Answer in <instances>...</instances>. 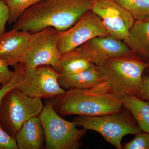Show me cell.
Listing matches in <instances>:
<instances>
[{"mask_svg":"<svg viewBox=\"0 0 149 149\" xmlns=\"http://www.w3.org/2000/svg\"><path fill=\"white\" fill-rule=\"evenodd\" d=\"M63 117L71 115L97 116L116 112L122 108L123 96L104 81L86 89H70L49 99Z\"/></svg>","mask_w":149,"mask_h":149,"instance_id":"6da1fadb","label":"cell"},{"mask_svg":"<svg viewBox=\"0 0 149 149\" xmlns=\"http://www.w3.org/2000/svg\"><path fill=\"white\" fill-rule=\"evenodd\" d=\"M94 1L43 0L27 9L15 22L13 28L31 33L48 27L65 31L90 9Z\"/></svg>","mask_w":149,"mask_h":149,"instance_id":"7a4b0ae2","label":"cell"},{"mask_svg":"<svg viewBox=\"0 0 149 149\" xmlns=\"http://www.w3.org/2000/svg\"><path fill=\"white\" fill-rule=\"evenodd\" d=\"M146 66L147 63L133 52L109 59L97 66L104 80L122 96L136 95Z\"/></svg>","mask_w":149,"mask_h":149,"instance_id":"3957f363","label":"cell"},{"mask_svg":"<svg viewBox=\"0 0 149 149\" xmlns=\"http://www.w3.org/2000/svg\"><path fill=\"white\" fill-rule=\"evenodd\" d=\"M73 121L77 126L100 133L104 140L117 149H123L124 136L143 132L129 110L123 107L119 111L97 116H80Z\"/></svg>","mask_w":149,"mask_h":149,"instance_id":"277c9868","label":"cell"},{"mask_svg":"<svg viewBox=\"0 0 149 149\" xmlns=\"http://www.w3.org/2000/svg\"><path fill=\"white\" fill-rule=\"evenodd\" d=\"M44 106L42 99L29 97L17 88H13L0 102V126L15 139L24 123L32 117L39 116Z\"/></svg>","mask_w":149,"mask_h":149,"instance_id":"5b68a950","label":"cell"},{"mask_svg":"<svg viewBox=\"0 0 149 149\" xmlns=\"http://www.w3.org/2000/svg\"><path fill=\"white\" fill-rule=\"evenodd\" d=\"M45 137V149H77L87 130L79 129L76 123L63 118L55 111L49 100L46 99L40 115Z\"/></svg>","mask_w":149,"mask_h":149,"instance_id":"8992f818","label":"cell"},{"mask_svg":"<svg viewBox=\"0 0 149 149\" xmlns=\"http://www.w3.org/2000/svg\"><path fill=\"white\" fill-rule=\"evenodd\" d=\"M58 31L52 27L31 33L27 50L20 59L26 68L49 65L58 71L61 54L57 47Z\"/></svg>","mask_w":149,"mask_h":149,"instance_id":"52a82bcc","label":"cell"},{"mask_svg":"<svg viewBox=\"0 0 149 149\" xmlns=\"http://www.w3.org/2000/svg\"><path fill=\"white\" fill-rule=\"evenodd\" d=\"M60 74L49 65L34 68L25 67L23 79L17 88L32 97L52 98L65 91L59 85Z\"/></svg>","mask_w":149,"mask_h":149,"instance_id":"ba28073f","label":"cell"},{"mask_svg":"<svg viewBox=\"0 0 149 149\" xmlns=\"http://www.w3.org/2000/svg\"><path fill=\"white\" fill-rule=\"evenodd\" d=\"M109 35L101 18L91 9L69 29L58 31L57 47L61 54L79 47L88 40Z\"/></svg>","mask_w":149,"mask_h":149,"instance_id":"9c48e42d","label":"cell"},{"mask_svg":"<svg viewBox=\"0 0 149 149\" xmlns=\"http://www.w3.org/2000/svg\"><path fill=\"white\" fill-rule=\"evenodd\" d=\"M90 9L101 18L109 35L123 41L136 21L128 11L113 0H94Z\"/></svg>","mask_w":149,"mask_h":149,"instance_id":"30bf717a","label":"cell"},{"mask_svg":"<svg viewBox=\"0 0 149 149\" xmlns=\"http://www.w3.org/2000/svg\"><path fill=\"white\" fill-rule=\"evenodd\" d=\"M78 47L85 58L97 66L109 59L133 52L123 40L110 35L94 37Z\"/></svg>","mask_w":149,"mask_h":149,"instance_id":"8fae6325","label":"cell"},{"mask_svg":"<svg viewBox=\"0 0 149 149\" xmlns=\"http://www.w3.org/2000/svg\"><path fill=\"white\" fill-rule=\"evenodd\" d=\"M31 33L13 29L0 36V59L8 66L19 63L27 50Z\"/></svg>","mask_w":149,"mask_h":149,"instance_id":"7c38bea8","label":"cell"},{"mask_svg":"<svg viewBox=\"0 0 149 149\" xmlns=\"http://www.w3.org/2000/svg\"><path fill=\"white\" fill-rule=\"evenodd\" d=\"M15 139L18 149H45V131L39 117H32L24 123Z\"/></svg>","mask_w":149,"mask_h":149,"instance_id":"4fadbf2b","label":"cell"},{"mask_svg":"<svg viewBox=\"0 0 149 149\" xmlns=\"http://www.w3.org/2000/svg\"><path fill=\"white\" fill-rule=\"evenodd\" d=\"M123 41L133 53L147 63L149 61V16L136 20Z\"/></svg>","mask_w":149,"mask_h":149,"instance_id":"5bb4252c","label":"cell"},{"mask_svg":"<svg viewBox=\"0 0 149 149\" xmlns=\"http://www.w3.org/2000/svg\"><path fill=\"white\" fill-rule=\"evenodd\" d=\"M58 83L63 89H86L104 81L97 65L93 64L88 69L72 74H60Z\"/></svg>","mask_w":149,"mask_h":149,"instance_id":"9a60e30c","label":"cell"},{"mask_svg":"<svg viewBox=\"0 0 149 149\" xmlns=\"http://www.w3.org/2000/svg\"><path fill=\"white\" fill-rule=\"evenodd\" d=\"M92 64L77 47L61 55L58 72L62 74H76L88 69Z\"/></svg>","mask_w":149,"mask_h":149,"instance_id":"2e32d148","label":"cell"},{"mask_svg":"<svg viewBox=\"0 0 149 149\" xmlns=\"http://www.w3.org/2000/svg\"><path fill=\"white\" fill-rule=\"evenodd\" d=\"M123 106L129 110L142 131L149 133V101L134 95L123 96Z\"/></svg>","mask_w":149,"mask_h":149,"instance_id":"e0dca14e","label":"cell"},{"mask_svg":"<svg viewBox=\"0 0 149 149\" xmlns=\"http://www.w3.org/2000/svg\"><path fill=\"white\" fill-rule=\"evenodd\" d=\"M131 13L135 20L149 16V0H113Z\"/></svg>","mask_w":149,"mask_h":149,"instance_id":"ac0fdd59","label":"cell"},{"mask_svg":"<svg viewBox=\"0 0 149 149\" xmlns=\"http://www.w3.org/2000/svg\"><path fill=\"white\" fill-rule=\"evenodd\" d=\"M43 0H8L6 4L9 10V24L15 23L27 9Z\"/></svg>","mask_w":149,"mask_h":149,"instance_id":"d6986e66","label":"cell"},{"mask_svg":"<svg viewBox=\"0 0 149 149\" xmlns=\"http://www.w3.org/2000/svg\"><path fill=\"white\" fill-rule=\"evenodd\" d=\"M14 74L12 80L6 85L0 88V102L5 95L11 89L17 88L23 79L25 69L24 65L19 63L14 66Z\"/></svg>","mask_w":149,"mask_h":149,"instance_id":"ffe728a7","label":"cell"},{"mask_svg":"<svg viewBox=\"0 0 149 149\" xmlns=\"http://www.w3.org/2000/svg\"><path fill=\"white\" fill-rule=\"evenodd\" d=\"M124 149H149V133L143 132L135 135L132 141L123 146Z\"/></svg>","mask_w":149,"mask_h":149,"instance_id":"44dd1931","label":"cell"},{"mask_svg":"<svg viewBox=\"0 0 149 149\" xmlns=\"http://www.w3.org/2000/svg\"><path fill=\"white\" fill-rule=\"evenodd\" d=\"M0 149H18L16 140L0 126Z\"/></svg>","mask_w":149,"mask_h":149,"instance_id":"7402d4cb","label":"cell"},{"mask_svg":"<svg viewBox=\"0 0 149 149\" xmlns=\"http://www.w3.org/2000/svg\"><path fill=\"white\" fill-rule=\"evenodd\" d=\"M8 66L0 59V88L8 84L13 77L14 71L10 70Z\"/></svg>","mask_w":149,"mask_h":149,"instance_id":"603a6c76","label":"cell"},{"mask_svg":"<svg viewBox=\"0 0 149 149\" xmlns=\"http://www.w3.org/2000/svg\"><path fill=\"white\" fill-rule=\"evenodd\" d=\"M8 6L5 2L0 0V36L5 32L6 25L9 18Z\"/></svg>","mask_w":149,"mask_h":149,"instance_id":"cb8c5ba5","label":"cell"},{"mask_svg":"<svg viewBox=\"0 0 149 149\" xmlns=\"http://www.w3.org/2000/svg\"><path fill=\"white\" fill-rule=\"evenodd\" d=\"M135 97L142 100L149 101V76L143 73L141 88Z\"/></svg>","mask_w":149,"mask_h":149,"instance_id":"d4e9b609","label":"cell"},{"mask_svg":"<svg viewBox=\"0 0 149 149\" xmlns=\"http://www.w3.org/2000/svg\"><path fill=\"white\" fill-rule=\"evenodd\" d=\"M144 73L149 76V61L147 63V66L144 71Z\"/></svg>","mask_w":149,"mask_h":149,"instance_id":"484cf974","label":"cell"},{"mask_svg":"<svg viewBox=\"0 0 149 149\" xmlns=\"http://www.w3.org/2000/svg\"><path fill=\"white\" fill-rule=\"evenodd\" d=\"M2 1H3L5 2L6 3L8 1V0H2Z\"/></svg>","mask_w":149,"mask_h":149,"instance_id":"4316f807","label":"cell"}]
</instances>
